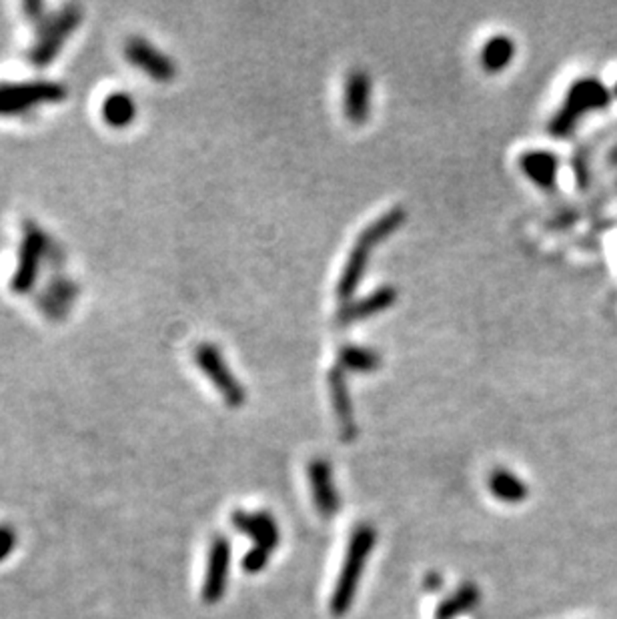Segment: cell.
Instances as JSON below:
<instances>
[{
  "instance_id": "1",
  "label": "cell",
  "mask_w": 617,
  "mask_h": 619,
  "mask_svg": "<svg viewBox=\"0 0 617 619\" xmlns=\"http://www.w3.org/2000/svg\"><path fill=\"white\" fill-rule=\"evenodd\" d=\"M405 220H407L405 209L393 207L363 228V233L359 235V239L355 243V247L349 253V259L341 271L339 281H337V299L341 301V305L353 301L363 277H365L371 253H373L385 239L399 231Z\"/></svg>"
},
{
  "instance_id": "2",
  "label": "cell",
  "mask_w": 617,
  "mask_h": 619,
  "mask_svg": "<svg viewBox=\"0 0 617 619\" xmlns=\"http://www.w3.org/2000/svg\"><path fill=\"white\" fill-rule=\"evenodd\" d=\"M82 8L77 4H66L55 13H45L35 21V35H32L27 58L35 69H47L53 64L82 24Z\"/></svg>"
},
{
  "instance_id": "3",
  "label": "cell",
  "mask_w": 617,
  "mask_h": 619,
  "mask_svg": "<svg viewBox=\"0 0 617 619\" xmlns=\"http://www.w3.org/2000/svg\"><path fill=\"white\" fill-rule=\"evenodd\" d=\"M55 257H61V251H58L53 236L35 220H27L22 225L19 251H16L11 291L14 295H29L35 291L42 267L55 262Z\"/></svg>"
},
{
  "instance_id": "4",
  "label": "cell",
  "mask_w": 617,
  "mask_h": 619,
  "mask_svg": "<svg viewBox=\"0 0 617 619\" xmlns=\"http://www.w3.org/2000/svg\"><path fill=\"white\" fill-rule=\"evenodd\" d=\"M613 92L605 87L602 81L594 76L578 79L565 92L563 105L557 108L552 121L547 125V131L555 139H568L578 129V123L583 115L591 110H604L610 107Z\"/></svg>"
},
{
  "instance_id": "5",
  "label": "cell",
  "mask_w": 617,
  "mask_h": 619,
  "mask_svg": "<svg viewBox=\"0 0 617 619\" xmlns=\"http://www.w3.org/2000/svg\"><path fill=\"white\" fill-rule=\"evenodd\" d=\"M375 541L377 531L369 523H361L353 529L347 554H345L339 578H337L331 596V614L335 617H343L351 609L353 599L357 596L361 575L365 572L367 559L375 547Z\"/></svg>"
},
{
  "instance_id": "6",
  "label": "cell",
  "mask_w": 617,
  "mask_h": 619,
  "mask_svg": "<svg viewBox=\"0 0 617 619\" xmlns=\"http://www.w3.org/2000/svg\"><path fill=\"white\" fill-rule=\"evenodd\" d=\"M66 99L69 87L58 81H0V118L27 116L42 107L61 105Z\"/></svg>"
},
{
  "instance_id": "7",
  "label": "cell",
  "mask_w": 617,
  "mask_h": 619,
  "mask_svg": "<svg viewBox=\"0 0 617 619\" xmlns=\"http://www.w3.org/2000/svg\"><path fill=\"white\" fill-rule=\"evenodd\" d=\"M193 361L197 365V369L205 375L210 385H213L219 395L223 397V401L231 409H239L247 401V391L235 373L231 371L229 363H227L221 347L215 343H201L194 347Z\"/></svg>"
},
{
  "instance_id": "8",
  "label": "cell",
  "mask_w": 617,
  "mask_h": 619,
  "mask_svg": "<svg viewBox=\"0 0 617 619\" xmlns=\"http://www.w3.org/2000/svg\"><path fill=\"white\" fill-rule=\"evenodd\" d=\"M123 55L133 69L155 82H171L176 76V63L145 37H131L124 42Z\"/></svg>"
},
{
  "instance_id": "9",
  "label": "cell",
  "mask_w": 617,
  "mask_h": 619,
  "mask_svg": "<svg viewBox=\"0 0 617 619\" xmlns=\"http://www.w3.org/2000/svg\"><path fill=\"white\" fill-rule=\"evenodd\" d=\"M231 567V546L229 539L217 536L210 539L205 583H202V599L205 604H217L221 601L227 589V578Z\"/></svg>"
},
{
  "instance_id": "10",
  "label": "cell",
  "mask_w": 617,
  "mask_h": 619,
  "mask_svg": "<svg viewBox=\"0 0 617 619\" xmlns=\"http://www.w3.org/2000/svg\"><path fill=\"white\" fill-rule=\"evenodd\" d=\"M307 477L313 494V503H315L319 515L323 520H333L339 512V494H337L333 481V468L327 460H311L307 465Z\"/></svg>"
},
{
  "instance_id": "11",
  "label": "cell",
  "mask_w": 617,
  "mask_h": 619,
  "mask_svg": "<svg viewBox=\"0 0 617 619\" xmlns=\"http://www.w3.org/2000/svg\"><path fill=\"white\" fill-rule=\"evenodd\" d=\"M327 383H329V393H331L337 426H339V437L343 441H347V443H351V441L357 439L359 427H357V423H355V415H353L351 393L347 387V371L341 369L339 365L335 363L333 369H329L327 373Z\"/></svg>"
},
{
  "instance_id": "12",
  "label": "cell",
  "mask_w": 617,
  "mask_h": 619,
  "mask_svg": "<svg viewBox=\"0 0 617 619\" xmlns=\"http://www.w3.org/2000/svg\"><path fill=\"white\" fill-rule=\"evenodd\" d=\"M397 293L395 287L391 285H383L375 289L373 293H369L365 297H361L357 301H349V303H343L339 311H337V323L341 327H349L359 323V321H365L371 319L375 315H381L383 311L391 309L393 305L397 303Z\"/></svg>"
},
{
  "instance_id": "13",
  "label": "cell",
  "mask_w": 617,
  "mask_h": 619,
  "mask_svg": "<svg viewBox=\"0 0 617 619\" xmlns=\"http://www.w3.org/2000/svg\"><path fill=\"white\" fill-rule=\"evenodd\" d=\"M233 525L236 531L243 533L253 539V544L257 547H263L273 551L277 546L281 544V531H279V525L275 521V517L269 512H235L233 513Z\"/></svg>"
},
{
  "instance_id": "14",
  "label": "cell",
  "mask_w": 617,
  "mask_h": 619,
  "mask_svg": "<svg viewBox=\"0 0 617 619\" xmlns=\"http://www.w3.org/2000/svg\"><path fill=\"white\" fill-rule=\"evenodd\" d=\"M79 297V285L69 277L56 275L40 291L39 307L48 319H64Z\"/></svg>"
},
{
  "instance_id": "15",
  "label": "cell",
  "mask_w": 617,
  "mask_h": 619,
  "mask_svg": "<svg viewBox=\"0 0 617 619\" xmlns=\"http://www.w3.org/2000/svg\"><path fill=\"white\" fill-rule=\"evenodd\" d=\"M345 116L353 125H363L371 115V76L365 71H351L345 81Z\"/></svg>"
},
{
  "instance_id": "16",
  "label": "cell",
  "mask_w": 617,
  "mask_h": 619,
  "mask_svg": "<svg viewBox=\"0 0 617 619\" xmlns=\"http://www.w3.org/2000/svg\"><path fill=\"white\" fill-rule=\"evenodd\" d=\"M519 167L523 175L539 189L552 191L557 185V171H560V159L549 150H527L519 157Z\"/></svg>"
},
{
  "instance_id": "17",
  "label": "cell",
  "mask_w": 617,
  "mask_h": 619,
  "mask_svg": "<svg viewBox=\"0 0 617 619\" xmlns=\"http://www.w3.org/2000/svg\"><path fill=\"white\" fill-rule=\"evenodd\" d=\"M139 105L131 92L126 90H113L105 97L100 105V116L103 121L113 126V129H126L137 121Z\"/></svg>"
},
{
  "instance_id": "18",
  "label": "cell",
  "mask_w": 617,
  "mask_h": 619,
  "mask_svg": "<svg viewBox=\"0 0 617 619\" xmlns=\"http://www.w3.org/2000/svg\"><path fill=\"white\" fill-rule=\"evenodd\" d=\"M515 56V42L507 35H495L489 39L479 53V63L489 74L503 73Z\"/></svg>"
},
{
  "instance_id": "19",
  "label": "cell",
  "mask_w": 617,
  "mask_h": 619,
  "mask_svg": "<svg viewBox=\"0 0 617 619\" xmlns=\"http://www.w3.org/2000/svg\"><path fill=\"white\" fill-rule=\"evenodd\" d=\"M381 355L363 345H345L337 355V365L347 373H375L381 367Z\"/></svg>"
},
{
  "instance_id": "20",
  "label": "cell",
  "mask_w": 617,
  "mask_h": 619,
  "mask_svg": "<svg viewBox=\"0 0 617 619\" xmlns=\"http://www.w3.org/2000/svg\"><path fill=\"white\" fill-rule=\"evenodd\" d=\"M479 588L476 583H463L461 588L451 593L450 598L443 599L437 606L435 619H458L459 615H465L473 612L479 604Z\"/></svg>"
},
{
  "instance_id": "21",
  "label": "cell",
  "mask_w": 617,
  "mask_h": 619,
  "mask_svg": "<svg viewBox=\"0 0 617 619\" xmlns=\"http://www.w3.org/2000/svg\"><path fill=\"white\" fill-rule=\"evenodd\" d=\"M489 489H492V494L500 499V502L510 505L526 502L529 494L523 479H519L518 475L507 469H495L489 475Z\"/></svg>"
},
{
  "instance_id": "22",
  "label": "cell",
  "mask_w": 617,
  "mask_h": 619,
  "mask_svg": "<svg viewBox=\"0 0 617 619\" xmlns=\"http://www.w3.org/2000/svg\"><path fill=\"white\" fill-rule=\"evenodd\" d=\"M269 555H270L269 549L253 546L251 551H247V554H244V557H243V570L249 572V573L263 572L269 563Z\"/></svg>"
},
{
  "instance_id": "23",
  "label": "cell",
  "mask_w": 617,
  "mask_h": 619,
  "mask_svg": "<svg viewBox=\"0 0 617 619\" xmlns=\"http://www.w3.org/2000/svg\"><path fill=\"white\" fill-rule=\"evenodd\" d=\"M16 546V533L13 525L0 523V562L13 554Z\"/></svg>"
},
{
  "instance_id": "24",
  "label": "cell",
  "mask_w": 617,
  "mask_h": 619,
  "mask_svg": "<svg viewBox=\"0 0 617 619\" xmlns=\"http://www.w3.org/2000/svg\"><path fill=\"white\" fill-rule=\"evenodd\" d=\"M441 585H443V580H441V575H435V573H431V575H429V578L425 580V588H427L429 591H437L439 588H441Z\"/></svg>"
},
{
  "instance_id": "25",
  "label": "cell",
  "mask_w": 617,
  "mask_h": 619,
  "mask_svg": "<svg viewBox=\"0 0 617 619\" xmlns=\"http://www.w3.org/2000/svg\"><path fill=\"white\" fill-rule=\"evenodd\" d=\"M612 92H613V97L617 99V81H615V87H613V90H612Z\"/></svg>"
}]
</instances>
